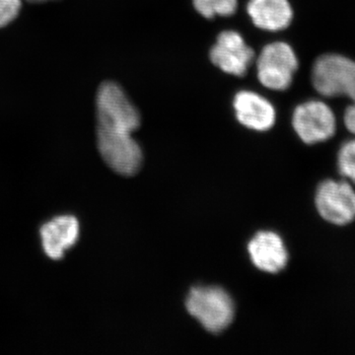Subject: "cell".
<instances>
[{
  "instance_id": "7a4b0ae2",
  "label": "cell",
  "mask_w": 355,
  "mask_h": 355,
  "mask_svg": "<svg viewBox=\"0 0 355 355\" xmlns=\"http://www.w3.org/2000/svg\"><path fill=\"white\" fill-rule=\"evenodd\" d=\"M97 128L132 133L139 128L140 114L119 84L106 81L96 97Z\"/></svg>"
},
{
  "instance_id": "9a60e30c",
  "label": "cell",
  "mask_w": 355,
  "mask_h": 355,
  "mask_svg": "<svg viewBox=\"0 0 355 355\" xmlns=\"http://www.w3.org/2000/svg\"><path fill=\"white\" fill-rule=\"evenodd\" d=\"M21 7V0H0V28L6 27L15 20Z\"/></svg>"
},
{
  "instance_id": "277c9868",
  "label": "cell",
  "mask_w": 355,
  "mask_h": 355,
  "mask_svg": "<svg viewBox=\"0 0 355 355\" xmlns=\"http://www.w3.org/2000/svg\"><path fill=\"white\" fill-rule=\"evenodd\" d=\"M298 65L296 53L288 44L275 42L268 44L257 60L259 81L272 90H286L291 87Z\"/></svg>"
},
{
  "instance_id": "8fae6325",
  "label": "cell",
  "mask_w": 355,
  "mask_h": 355,
  "mask_svg": "<svg viewBox=\"0 0 355 355\" xmlns=\"http://www.w3.org/2000/svg\"><path fill=\"white\" fill-rule=\"evenodd\" d=\"M44 253L53 260L64 258L79 238V222L71 216H58L41 229Z\"/></svg>"
},
{
  "instance_id": "e0dca14e",
  "label": "cell",
  "mask_w": 355,
  "mask_h": 355,
  "mask_svg": "<svg viewBox=\"0 0 355 355\" xmlns=\"http://www.w3.org/2000/svg\"><path fill=\"white\" fill-rule=\"evenodd\" d=\"M27 1L33 2V3H41V2L50 1V0H27Z\"/></svg>"
},
{
  "instance_id": "ba28073f",
  "label": "cell",
  "mask_w": 355,
  "mask_h": 355,
  "mask_svg": "<svg viewBox=\"0 0 355 355\" xmlns=\"http://www.w3.org/2000/svg\"><path fill=\"white\" fill-rule=\"evenodd\" d=\"M212 64L225 73L243 77L246 76L253 62L254 53L245 43L241 34L236 31H223L209 53Z\"/></svg>"
},
{
  "instance_id": "3957f363",
  "label": "cell",
  "mask_w": 355,
  "mask_h": 355,
  "mask_svg": "<svg viewBox=\"0 0 355 355\" xmlns=\"http://www.w3.org/2000/svg\"><path fill=\"white\" fill-rule=\"evenodd\" d=\"M312 84L324 97L345 96L355 101V62L338 53L318 58L312 69Z\"/></svg>"
},
{
  "instance_id": "2e32d148",
  "label": "cell",
  "mask_w": 355,
  "mask_h": 355,
  "mask_svg": "<svg viewBox=\"0 0 355 355\" xmlns=\"http://www.w3.org/2000/svg\"><path fill=\"white\" fill-rule=\"evenodd\" d=\"M343 123L349 132L355 135V101L345 110L343 114Z\"/></svg>"
},
{
  "instance_id": "7c38bea8",
  "label": "cell",
  "mask_w": 355,
  "mask_h": 355,
  "mask_svg": "<svg viewBox=\"0 0 355 355\" xmlns=\"http://www.w3.org/2000/svg\"><path fill=\"white\" fill-rule=\"evenodd\" d=\"M247 11L254 24L266 31H282L293 18L288 0H250Z\"/></svg>"
},
{
  "instance_id": "5bb4252c",
  "label": "cell",
  "mask_w": 355,
  "mask_h": 355,
  "mask_svg": "<svg viewBox=\"0 0 355 355\" xmlns=\"http://www.w3.org/2000/svg\"><path fill=\"white\" fill-rule=\"evenodd\" d=\"M338 167L343 177L355 184V139L347 140L340 146Z\"/></svg>"
},
{
  "instance_id": "8992f818",
  "label": "cell",
  "mask_w": 355,
  "mask_h": 355,
  "mask_svg": "<svg viewBox=\"0 0 355 355\" xmlns=\"http://www.w3.org/2000/svg\"><path fill=\"white\" fill-rule=\"evenodd\" d=\"M292 125L303 142L315 144L326 141L335 135L336 119L333 110L326 103L311 100L296 107Z\"/></svg>"
},
{
  "instance_id": "5b68a950",
  "label": "cell",
  "mask_w": 355,
  "mask_h": 355,
  "mask_svg": "<svg viewBox=\"0 0 355 355\" xmlns=\"http://www.w3.org/2000/svg\"><path fill=\"white\" fill-rule=\"evenodd\" d=\"M97 144L102 158L114 172L132 176L139 171L144 154L132 133L97 128Z\"/></svg>"
},
{
  "instance_id": "30bf717a",
  "label": "cell",
  "mask_w": 355,
  "mask_h": 355,
  "mask_svg": "<svg viewBox=\"0 0 355 355\" xmlns=\"http://www.w3.org/2000/svg\"><path fill=\"white\" fill-rule=\"evenodd\" d=\"M251 260L259 270L277 273L286 268L288 253L279 235L273 232L258 233L248 246Z\"/></svg>"
},
{
  "instance_id": "4fadbf2b",
  "label": "cell",
  "mask_w": 355,
  "mask_h": 355,
  "mask_svg": "<svg viewBox=\"0 0 355 355\" xmlns=\"http://www.w3.org/2000/svg\"><path fill=\"white\" fill-rule=\"evenodd\" d=\"M193 6L203 17L231 16L237 10L238 0H193Z\"/></svg>"
},
{
  "instance_id": "6da1fadb",
  "label": "cell",
  "mask_w": 355,
  "mask_h": 355,
  "mask_svg": "<svg viewBox=\"0 0 355 355\" xmlns=\"http://www.w3.org/2000/svg\"><path fill=\"white\" fill-rule=\"evenodd\" d=\"M186 307L191 316L212 334L225 331L234 319V302L227 292L219 287L191 289L187 298Z\"/></svg>"
},
{
  "instance_id": "9c48e42d",
  "label": "cell",
  "mask_w": 355,
  "mask_h": 355,
  "mask_svg": "<svg viewBox=\"0 0 355 355\" xmlns=\"http://www.w3.org/2000/svg\"><path fill=\"white\" fill-rule=\"evenodd\" d=\"M237 120L244 127L266 132L275 123V109L263 96L252 91H240L233 101Z\"/></svg>"
},
{
  "instance_id": "52a82bcc",
  "label": "cell",
  "mask_w": 355,
  "mask_h": 355,
  "mask_svg": "<svg viewBox=\"0 0 355 355\" xmlns=\"http://www.w3.org/2000/svg\"><path fill=\"white\" fill-rule=\"evenodd\" d=\"M315 202L320 216L334 225L355 220V191L347 181H324L318 187Z\"/></svg>"
}]
</instances>
